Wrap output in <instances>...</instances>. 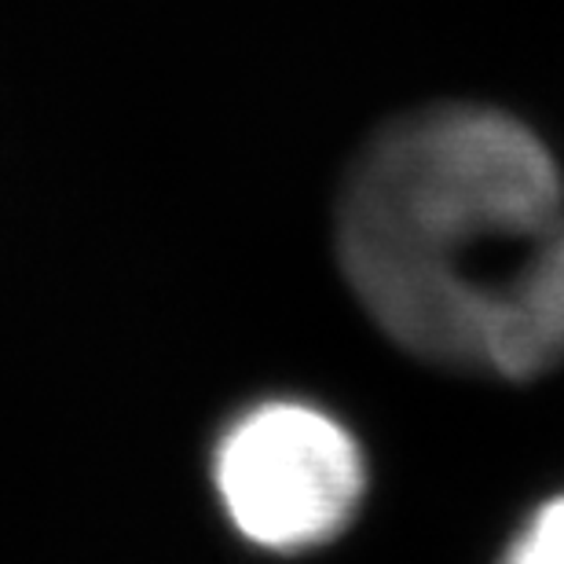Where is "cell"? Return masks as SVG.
<instances>
[{"instance_id":"4","label":"cell","mask_w":564,"mask_h":564,"mask_svg":"<svg viewBox=\"0 0 564 564\" xmlns=\"http://www.w3.org/2000/svg\"><path fill=\"white\" fill-rule=\"evenodd\" d=\"M499 564H564V495L546 499L528 517Z\"/></svg>"},{"instance_id":"3","label":"cell","mask_w":564,"mask_h":564,"mask_svg":"<svg viewBox=\"0 0 564 564\" xmlns=\"http://www.w3.org/2000/svg\"><path fill=\"white\" fill-rule=\"evenodd\" d=\"M564 364V217L528 246L488 304L480 370L513 381Z\"/></svg>"},{"instance_id":"1","label":"cell","mask_w":564,"mask_h":564,"mask_svg":"<svg viewBox=\"0 0 564 564\" xmlns=\"http://www.w3.org/2000/svg\"><path fill=\"white\" fill-rule=\"evenodd\" d=\"M561 217V169L524 121L477 104L425 107L381 129L352 162L337 257L403 352L480 370L495 290Z\"/></svg>"},{"instance_id":"2","label":"cell","mask_w":564,"mask_h":564,"mask_svg":"<svg viewBox=\"0 0 564 564\" xmlns=\"http://www.w3.org/2000/svg\"><path fill=\"white\" fill-rule=\"evenodd\" d=\"M213 484L242 539L272 554H304L352 524L367 466L356 436L326 411L268 400L224 429Z\"/></svg>"}]
</instances>
